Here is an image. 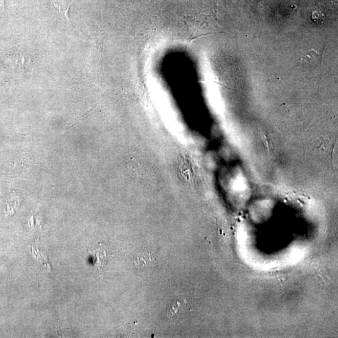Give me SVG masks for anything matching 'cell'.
I'll return each mask as SVG.
<instances>
[{"label": "cell", "mask_w": 338, "mask_h": 338, "mask_svg": "<svg viewBox=\"0 0 338 338\" xmlns=\"http://www.w3.org/2000/svg\"><path fill=\"white\" fill-rule=\"evenodd\" d=\"M74 0H71L69 3L65 0H52L53 6L57 9L58 13L64 20H66L69 24H70V19H69L68 13L71 4L73 3Z\"/></svg>", "instance_id": "obj_2"}, {"label": "cell", "mask_w": 338, "mask_h": 338, "mask_svg": "<svg viewBox=\"0 0 338 338\" xmlns=\"http://www.w3.org/2000/svg\"><path fill=\"white\" fill-rule=\"evenodd\" d=\"M89 252L92 258L94 266L99 272L102 271L113 256L109 246L101 243L95 248H90Z\"/></svg>", "instance_id": "obj_1"}]
</instances>
